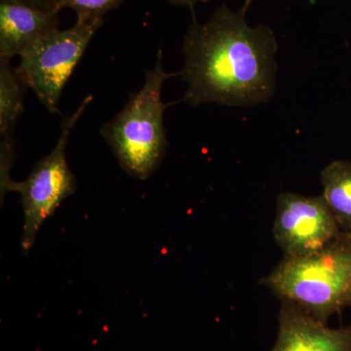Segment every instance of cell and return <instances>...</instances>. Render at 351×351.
Returning a JSON list of instances; mask_svg holds the SVG:
<instances>
[{
	"instance_id": "10",
	"label": "cell",
	"mask_w": 351,
	"mask_h": 351,
	"mask_svg": "<svg viewBox=\"0 0 351 351\" xmlns=\"http://www.w3.org/2000/svg\"><path fill=\"white\" fill-rule=\"evenodd\" d=\"M24 83L10 61L0 59V135L12 134L24 112Z\"/></svg>"
},
{
	"instance_id": "14",
	"label": "cell",
	"mask_w": 351,
	"mask_h": 351,
	"mask_svg": "<svg viewBox=\"0 0 351 351\" xmlns=\"http://www.w3.org/2000/svg\"><path fill=\"white\" fill-rule=\"evenodd\" d=\"M170 3L174 4L178 6H188L191 10L197 3H206V2L211 1V0H167Z\"/></svg>"
},
{
	"instance_id": "12",
	"label": "cell",
	"mask_w": 351,
	"mask_h": 351,
	"mask_svg": "<svg viewBox=\"0 0 351 351\" xmlns=\"http://www.w3.org/2000/svg\"><path fill=\"white\" fill-rule=\"evenodd\" d=\"M14 138L12 134L3 136L1 140V195L6 193L7 188L12 182L10 171L14 160Z\"/></svg>"
},
{
	"instance_id": "13",
	"label": "cell",
	"mask_w": 351,
	"mask_h": 351,
	"mask_svg": "<svg viewBox=\"0 0 351 351\" xmlns=\"http://www.w3.org/2000/svg\"><path fill=\"white\" fill-rule=\"evenodd\" d=\"M9 1L18 2V3L34 7L40 10L48 11V12L60 13V11L58 10L57 0H9Z\"/></svg>"
},
{
	"instance_id": "7",
	"label": "cell",
	"mask_w": 351,
	"mask_h": 351,
	"mask_svg": "<svg viewBox=\"0 0 351 351\" xmlns=\"http://www.w3.org/2000/svg\"><path fill=\"white\" fill-rule=\"evenodd\" d=\"M270 351H351V325L328 327L292 302L281 301L278 332Z\"/></svg>"
},
{
	"instance_id": "9",
	"label": "cell",
	"mask_w": 351,
	"mask_h": 351,
	"mask_svg": "<svg viewBox=\"0 0 351 351\" xmlns=\"http://www.w3.org/2000/svg\"><path fill=\"white\" fill-rule=\"evenodd\" d=\"M322 196L341 232L351 235V162L332 161L321 172Z\"/></svg>"
},
{
	"instance_id": "4",
	"label": "cell",
	"mask_w": 351,
	"mask_h": 351,
	"mask_svg": "<svg viewBox=\"0 0 351 351\" xmlns=\"http://www.w3.org/2000/svg\"><path fill=\"white\" fill-rule=\"evenodd\" d=\"M93 96L83 99L75 112L64 117L61 133L53 151L34 165L24 182H13L7 191H17L24 209V228L21 247L27 254L36 242V235L46 219L54 215L61 203L76 191V181L66 161V147L69 136L78 120L82 119Z\"/></svg>"
},
{
	"instance_id": "6",
	"label": "cell",
	"mask_w": 351,
	"mask_h": 351,
	"mask_svg": "<svg viewBox=\"0 0 351 351\" xmlns=\"http://www.w3.org/2000/svg\"><path fill=\"white\" fill-rule=\"evenodd\" d=\"M284 257L311 255L343 233L322 195L282 193L277 196L272 228Z\"/></svg>"
},
{
	"instance_id": "5",
	"label": "cell",
	"mask_w": 351,
	"mask_h": 351,
	"mask_svg": "<svg viewBox=\"0 0 351 351\" xmlns=\"http://www.w3.org/2000/svg\"><path fill=\"white\" fill-rule=\"evenodd\" d=\"M103 24L104 18L77 20L69 29L50 32L20 57V80L50 113H60L64 88Z\"/></svg>"
},
{
	"instance_id": "8",
	"label": "cell",
	"mask_w": 351,
	"mask_h": 351,
	"mask_svg": "<svg viewBox=\"0 0 351 351\" xmlns=\"http://www.w3.org/2000/svg\"><path fill=\"white\" fill-rule=\"evenodd\" d=\"M59 24V13L0 0V59L22 56Z\"/></svg>"
},
{
	"instance_id": "1",
	"label": "cell",
	"mask_w": 351,
	"mask_h": 351,
	"mask_svg": "<svg viewBox=\"0 0 351 351\" xmlns=\"http://www.w3.org/2000/svg\"><path fill=\"white\" fill-rule=\"evenodd\" d=\"M246 14L223 4L204 24L193 20L182 43L186 84L181 101L254 107L276 93L278 43L269 27H251Z\"/></svg>"
},
{
	"instance_id": "11",
	"label": "cell",
	"mask_w": 351,
	"mask_h": 351,
	"mask_svg": "<svg viewBox=\"0 0 351 351\" xmlns=\"http://www.w3.org/2000/svg\"><path fill=\"white\" fill-rule=\"evenodd\" d=\"M121 3L122 0H57L58 10L71 9L77 20L101 19Z\"/></svg>"
},
{
	"instance_id": "2",
	"label": "cell",
	"mask_w": 351,
	"mask_h": 351,
	"mask_svg": "<svg viewBox=\"0 0 351 351\" xmlns=\"http://www.w3.org/2000/svg\"><path fill=\"white\" fill-rule=\"evenodd\" d=\"M162 60L160 49L154 69L145 71L143 87L132 93L123 108L101 128L120 167L138 180L151 177L162 162L168 147L164 112L177 104H164L161 94L166 80L181 73H166Z\"/></svg>"
},
{
	"instance_id": "15",
	"label": "cell",
	"mask_w": 351,
	"mask_h": 351,
	"mask_svg": "<svg viewBox=\"0 0 351 351\" xmlns=\"http://www.w3.org/2000/svg\"><path fill=\"white\" fill-rule=\"evenodd\" d=\"M255 1H257V0H245L243 6H242L241 10L243 11V12L247 13V11H248L249 8H250L252 3H253V2H255Z\"/></svg>"
},
{
	"instance_id": "3",
	"label": "cell",
	"mask_w": 351,
	"mask_h": 351,
	"mask_svg": "<svg viewBox=\"0 0 351 351\" xmlns=\"http://www.w3.org/2000/svg\"><path fill=\"white\" fill-rule=\"evenodd\" d=\"M261 283L281 301L327 323L351 307V235L343 232L311 255L284 257Z\"/></svg>"
}]
</instances>
